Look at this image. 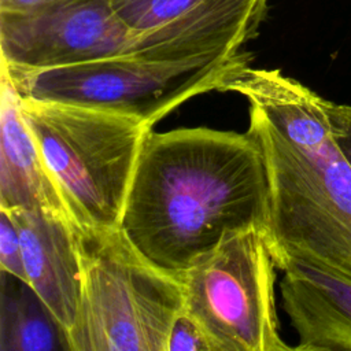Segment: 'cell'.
Masks as SVG:
<instances>
[{
	"label": "cell",
	"mask_w": 351,
	"mask_h": 351,
	"mask_svg": "<svg viewBox=\"0 0 351 351\" xmlns=\"http://www.w3.org/2000/svg\"><path fill=\"white\" fill-rule=\"evenodd\" d=\"M166 351H214V348L200 325L182 308L173 322Z\"/></svg>",
	"instance_id": "14"
},
{
	"label": "cell",
	"mask_w": 351,
	"mask_h": 351,
	"mask_svg": "<svg viewBox=\"0 0 351 351\" xmlns=\"http://www.w3.org/2000/svg\"><path fill=\"white\" fill-rule=\"evenodd\" d=\"M16 222L27 284L66 333L81 298V265L73 221L45 210H8Z\"/></svg>",
	"instance_id": "9"
},
{
	"label": "cell",
	"mask_w": 351,
	"mask_h": 351,
	"mask_svg": "<svg viewBox=\"0 0 351 351\" xmlns=\"http://www.w3.org/2000/svg\"><path fill=\"white\" fill-rule=\"evenodd\" d=\"M267 222V170L250 129L148 132L119 229L149 263L181 281L225 236Z\"/></svg>",
	"instance_id": "1"
},
{
	"label": "cell",
	"mask_w": 351,
	"mask_h": 351,
	"mask_svg": "<svg viewBox=\"0 0 351 351\" xmlns=\"http://www.w3.org/2000/svg\"><path fill=\"white\" fill-rule=\"evenodd\" d=\"M69 351L66 330L33 288L1 271L0 351Z\"/></svg>",
	"instance_id": "12"
},
{
	"label": "cell",
	"mask_w": 351,
	"mask_h": 351,
	"mask_svg": "<svg viewBox=\"0 0 351 351\" xmlns=\"http://www.w3.org/2000/svg\"><path fill=\"white\" fill-rule=\"evenodd\" d=\"M276 258L263 228L223 237L182 280L184 308L214 351H289L276 310Z\"/></svg>",
	"instance_id": "6"
},
{
	"label": "cell",
	"mask_w": 351,
	"mask_h": 351,
	"mask_svg": "<svg viewBox=\"0 0 351 351\" xmlns=\"http://www.w3.org/2000/svg\"><path fill=\"white\" fill-rule=\"evenodd\" d=\"M251 53H219L184 60L119 55L45 70L1 63L21 97L82 106L154 126L191 97L222 90L230 71L250 63Z\"/></svg>",
	"instance_id": "5"
},
{
	"label": "cell",
	"mask_w": 351,
	"mask_h": 351,
	"mask_svg": "<svg viewBox=\"0 0 351 351\" xmlns=\"http://www.w3.org/2000/svg\"><path fill=\"white\" fill-rule=\"evenodd\" d=\"M81 298L69 351H166L184 308L178 280L149 263L119 228L74 223Z\"/></svg>",
	"instance_id": "4"
},
{
	"label": "cell",
	"mask_w": 351,
	"mask_h": 351,
	"mask_svg": "<svg viewBox=\"0 0 351 351\" xmlns=\"http://www.w3.org/2000/svg\"><path fill=\"white\" fill-rule=\"evenodd\" d=\"M221 92L248 101L269 182L276 263L298 258L351 281V167L335 144L325 99L278 69L236 67Z\"/></svg>",
	"instance_id": "2"
},
{
	"label": "cell",
	"mask_w": 351,
	"mask_h": 351,
	"mask_svg": "<svg viewBox=\"0 0 351 351\" xmlns=\"http://www.w3.org/2000/svg\"><path fill=\"white\" fill-rule=\"evenodd\" d=\"M62 0H0V14L27 15L44 11Z\"/></svg>",
	"instance_id": "16"
},
{
	"label": "cell",
	"mask_w": 351,
	"mask_h": 351,
	"mask_svg": "<svg viewBox=\"0 0 351 351\" xmlns=\"http://www.w3.org/2000/svg\"><path fill=\"white\" fill-rule=\"evenodd\" d=\"M325 112L332 138L351 167V104H339L325 99Z\"/></svg>",
	"instance_id": "15"
},
{
	"label": "cell",
	"mask_w": 351,
	"mask_h": 351,
	"mask_svg": "<svg viewBox=\"0 0 351 351\" xmlns=\"http://www.w3.org/2000/svg\"><path fill=\"white\" fill-rule=\"evenodd\" d=\"M270 0H111L136 32L128 55L184 60L236 53L255 38Z\"/></svg>",
	"instance_id": "7"
},
{
	"label": "cell",
	"mask_w": 351,
	"mask_h": 351,
	"mask_svg": "<svg viewBox=\"0 0 351 351\" xmlns=\"http://www.w3.org/2000/svg\"><path fill=\"white\" fill-rule=\"evenodd\" d=\"M0 267L27 282L19 230L11 213L0 208Z\"/></svg>",
	"instance_id": "13"
},
{
	"label": "cell",
	"mask_w": 351,
	"mask_h": 351,
	"mask_svg": "<svg viewBox=\"0 0 351 351\" xmlns=\"http://www.w3.org/2000/svg\"><path fill=\"white\" fill-rule=\"evenodd\" d=\"M21 111L71 221L119 228L152 126L115 112L26 97H21Z\"/></svg>",
	"instance_id": "3"
},
{
	"label": "cell",
	"mask_w": 351,
	"mask_h": 351,
	"mask_svg": "<svg viewBox=\"0 0 351 351\" xmlns=\"http://www.w3.org/2000/svg\"><path fill=\"white\" fill-rule=\"evenodd\" d=\"M282 307L298 333L296 351H351V281L314 263L284 256Z\"/></svg>",
	"instance_id": "10"
},
{
	"label": "cell",
	"mask_w": 351,
	"mask_h": 351,
	"mask_svg": "<svg viewBox=\"0 0 351 351\" xmlns=\"http://www.w3.org/2000/svg\"><path fill=\"white\" fill-rule=\"evenodd\" d=\"M136 41L111 0H62L27 15L0 14L1 63L45 70L128 55Z\"/></svg>",
	"instance_id": "8"
},
{
	"label": "cell",
	"mask_w": 351,
	"mask_h": 351,
	"mask_svg": "<svg viewBox=\"0 0 351 351\" xmlns=\"http://www.w3.org/2000/svg\"><path fill=\"white\" fill-rule=\"evenodd\" d=\"M0 208L45 210L70 218L23 121L21 96L3 69L0 96Z\"/></svg>",
	"instance_id": "11"
}]
</instances>
